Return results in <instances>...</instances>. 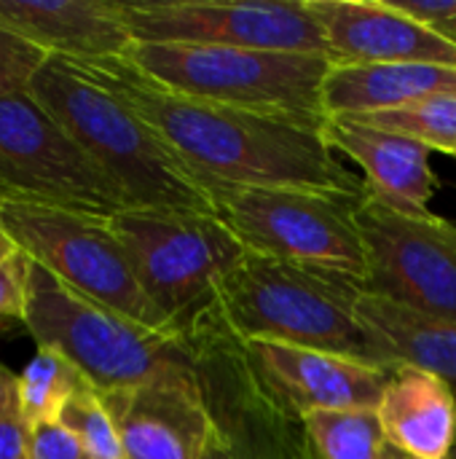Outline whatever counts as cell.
Wrapping results in <instances>:
<instances>
[{
	"mask_svg": "<svg viewBox=\"0 0 456 459\" xmlns=\"http://www.w3.org/2000/svg\"><path fill=\"white\" fill-rule=\"evenodd\" d=\"M204 459H234L218 441H215V436L210 438V444H207V452H204Z\"/></svg>",
	"mask_w": 456,
	"mask_h": 459,
	"instance_id": "1f68e13d",
	"label": "cell"
},
{
	"mask_svg": "<svg viewBox=\"0 0 456 459\" xmlns=\"http://www.w3.org/2000/svg\"><path fill=\"white\" fill-rule=\"evenodd\" d=\"M89 385L81 371L56 350L38 347L35 358L27 363V368L19 374V409L22 417L30 425L40 422H56L59 411L65 403L83 387Z\"/></svg>",
	"mask_w": 456,
	"mask_h": 459,
	"instance_id": "7402d4cb",
	"label": "cell"
},
{
	"mask_svg": "<svg viewBox=\"0 0 456 459\" xmlns=\"http://www.w3.org/2000/svg\"><path fill=\"white\" fill-rule=\"evenodd\" d=\"M242 347L266 390L298 420L314 411H376L392 374L360 360L304 347L271 342H242Z\"/></svg>",
	"mask_w": 456,
	"mask_h": 459,
	"instance_id": "4fadbf2b",
	"label": "cell"
},
{
	"mask_svg": "<svg viewBox=\"0 0 456 459\" xmlns=\"http://www.w3.org/2000/svg\"><path fill=\"white\" fill-rule=\"evenodd\" d=\"M352 312L392 368L414 366L441 377L456 393V323L406 309L355 285Z\"/></svg>",
	"mask_w": 456,
	"mask_h": 459,
	"instance_id": "ffe728a7",
	"label": "cell"
},
{
	"mask_svg": "<svg viewBox=\"0 0 456 459\" xmlns=\"http://www.w3.org/2000/svg\"><path fill=\"white\" fill-rule=\"evenodd\" d=\"M304 430L314 459H411L390 444L374 409L314 411Z\"/></svg>",
	"mask_w": 456,
	"mask_h": 459,
	"instance_id": "44dd1931",
	"label": "cell"
},
{
	"mask_svg": "<svg viewBox=\"0 0 456 459\" xmlns=\"http://www.w3.org/2000/svg\"><path fill=\"white\" fill-rule=\"evenodd\" d=\"M24 285H27V258L0 264V317L19 320L24 317Z\"/></svg>",
	"mask_w": 456,
	"mask_h": 459,
	"instance_id": "83f0119b",
	"label": "cell"
},
{
	"mask_svg": "<svg viewBox=\"0 0 456 459\" xmlns=\"http://www.w3.org/2000/svg\"><path fill=\"white\" fill-rule=\"evenodd\" d=\"M352 215L366 247L363 290L456 323V223L409 215L363 194Z\"/></svg>",
	"mask_w": 456,
	"mask_h": 459,
	"instance_id": "7c38bea8",
	"label": "cell"
},
{
	"mask_svg": "<svg viewBox=\"0 0 456 459\" xmlns=\"http://www.w3.org/2000/svg\"><path fill=\"white\" fill-rule=\"evenodd\" d=\"M344 118L371 124L387 132H398L403 137L422 143L430 151H441L456 159V91L435 94L398 110H379L366 116H344Z\"/></svg>",
	"mask_w": 456,
	"mask_h": 459,
	"instance_id": "603a6c76",
	"label": "cell"
},
{
	"mask_svg": "<svg viewBox=\"0 0 456 459\" xmlns=\"http://www.w3.org/2000/svg\"><path fill=\"white\" fill-rule=\"evenodd\" d=\"M306 8L325 35L333 62L456 67V43L390 0H306Z\"/></svg>",
	"mask_w": 456,
	"mask_h": 459,
	"instance_id": "5bb4252c",
	"label": "cell"
},
{
	"mask_svg": "<svg viewBox=\"0 0 456 459\" xmlns=\"http://www.w3.org/2000/svg\"><path fill=\"white\" fill-rule=\"evenodd\" d=\"M456 67L400 62V65H347L333 62L325 86V118L398 110L435 94H454Z\"/></svg>",
	"mask_w": 456,
	"mask_h": 459,
	"instance_id": "d6986e66",
	"label": "cell"
},
{
	"mask_svg": "<svg viewBox=\"0 0 456 459\" xmlns=\"http://www.w3.org/2000/svg\"><path fill=\"white\" fill-rule=\"evenodd\" d=\"M30 97L75 140L129 207L215 215L199 178L116 94L62 56H48Z\"/></svg>",
	"mask_w": 456,
	"mask_h": 459,
	"instance_id": "7a4b0ae2",
	"label": "cell"
},
{
	"mask_svg": "<svg viewBox=\"0 0 456 459\" xmlns=\"http://www.w3.org/2000/svg\"><path fill=\"white\" fill-rule=\"evenodd\" d=\"M19 255H22L19 247L13 245V239L8 237V231H5V226H3V221H0V264L13 261V258H19Z\"/></svg>",
	"mask_w": 456,
	"mask_h": 459,
	"instance_id": "4dcf8cb0",
	"label": "cell"
},
{
	"mask_svg": "<svg viewBox=\"0 0 456 459\" xmlns=\"http://www.w3.org/2000/svg\"><path fill=\"white\" fill-rule=\"evenodd\" d=\"M116 8L134 43L331 56L306 0H116Z\"/></svg>",
	"mask_w": 456,
	"mask_h": 459,
	"instance_id": "8fae6325",
	"label": "cell"
},
{
	"mask_svg": "<svg viewBox=\"0 0 456 459\" xmlns=\"http://www.w3.org/2000/svg\"><path fill=\"white\" fill-rule=\"evenodd\" d=\"M0 459H30V422L22 417L19 401L0 411Z\"/></svg>",
	"mask_w": 456,
	"mask_h": 459,
	"instance_id": "f1b7e54d",
	"label": "cell"
},
{
	"mask_svg": "<svg viewBox=\"0 0 456 459\" xmlns=\"http://www.w3.org/2000/svg\"><path fill=\"white\" fill-rule=\"evenodd\" d=\"M16 393H19V377L0 363V411L16 401Z\"/></svg>",
	"mask_w": 456,
	"mask_h": 459,
	"instance_id": "f546056e",
	"label": "cell"
},
{
	"mask_svg": "<svg viewBox=\"0 0 456 459\" xmlns=\"http://www.w3.org/2000/svg\"><path fill=\"white\" fill-rule=\"evenodd\" d=\"M352 277L245 250L218 288V315L242 342L317 350L395 371L352 312Z\"/></svg>",
	"mask_w": 456,
	"mask_h": 459,
	"instance_id": "3957f363",
	"label": "cell"
},
{
	"mask_svg": "<svg viewBox=\"0 0 456 459\" xmlns=\"http://www.w3.org/2000/svg\"><path fill=\"white\" fill-rule=\"evenodd\" d=\"M16 325H22L19 320H11V317H0V333H8V331H13Z\"/></svg>",
	"mask_w": 456,
	"mask_h": 459,
	"instance_id": "d6a6232c",
	"label": "cell"
},
{
	"mask_svg": "<svg viewBox=\"0 0 456 459\" xmlns=\"http://www.w3.org/2000/svg\"><path fill=\"white\" fill-rule=\"evenodd\" d=\"M384 436L411 459H449L456 446V393L441 377L398 366L376 406Z\"/></svg>",
	"mask_w": 456,
	"mask_h": 459,
	"instance_id": "ac0fdd59",
	"label": "cell"
},
{
	"mask_svg": "<svg viewBox=\"0 0 456 459\" xmlns=\"http://www.w3.org/2000/svg\"><path fill=\"white\" fill-rule=\"evenodd\" d=\"M390 3L456 43V0H390Z\"/></svg>",
	"mask_w": 456,
	"mask_h": 459,
	"instance_id": "4316f807",
	"label": "cell"
},
{
	"mask_svg": "<svg viewBox=\"0 0 456 459\" xmlns=\"http://www.w3.org/2000/svg\"><path fill=\"white\" fill-rule=\"evenodd\" d=\"M67 62L129 105L199 180L306 188L344 199L366 194V183L336 159L323 126L175 94L126 56Z\"/></svg>",
	"mask_w": 456,
	"mask_h": 459,
	"instance_id": "6da1fadb",
	"label": "cell"
},
{
	"mask_svg": "<svg viewBox=\"0 0 456 459\" xmlns=\"http://www.w3.org/2000/svg\"><path fill=\"white\" fill-rule=\"evenodd\" d=\"M48 54L11 30L0 27V100L27 94L32 78L46 65Z\"/></svg>",
	"mask_w": 456,
	"mask_h": 459,
	"instance_id": "d4e9b609",
	"label": "cell"
},
{
	"mask_svg": "<svg viewBox=\"0 0 456 459\" xmlns=\"http://www.w3.org/2000/svg\"><path fill=\"white\" fill-rule=\"evenodd\" d=\"M323 137L333 151L349 156L363 169L368 196L409 215H430V199L438 191L430 148L398 132L344 116L325 118Z\"/></svg>",
	"mask_w": 456,
	"mask_h": 459,
	"instance_id": "2e32d148",
	"label": "cell"
},
{
	"mask_svg": "<svg viewBox=\"0 0 456 459\" xmlns=\"http://www.w3.org/2000/svg\"><path fill=\"white\" fill-rule=\"evenodd\" d=\"M126 59L153 83L191 100L288 116L314 126L325 124L323 86L333 67L331 56L226 46L132 43Z\"/></svg>",
	"mask_w": 456,
	"mask_h": 459,
	"instance_id": "5b68a950",
	"label": "cell"
},
{
	"mask_svg": "<svg viewBox=\"0 0 456 459\" xmlns=\"http://www.w3.org/2000/svg\"><path fill=\"white\" fill-rule=\"evenodd\" d=\"M199 183L212 199L215 218L245 250L366 282V247L352 215L355 199L306 188L234 186L210 178Z\"/></svg>",
	"mask_w": 456,
	"mask_h": 459,
	"instance_id": "52a82bcc",
	"label": "cell"
},
{
	"mask_svg": "<svg viewBox=\"0 0 456 459\" xmlns=\"http://www.w3.org/2000/svg\"><path fill=\"white\" fill-rule=\"evenodd\" d=\"M215 441L234 459H314L304 420L290 414L253 371L218 309L185 336Z\"/></svg>",
	"mask_w": 456,
	"mask_h": 459,
	"instance_id": "9c48e42d",
	"label": "cell"
},
{
	"mask_svg": "<svg viewBox=\"0 0 456 459\" xmlns=\"http://www.w3.org/2000/svg\"><path fill=\"white\" fill-rule=\"evenodd\" d=\"M0 27L62 59L126 56L134 43L116 0H0Z\"/></svg>",
	"mask_w": 456,
	"mask_h": 459,
	"instance_id": "e0dca14e",
	"label": "cell"
},
{
	"mask_svg": "<svg viewBox=\"0 0 456 459\" xmlns=\"http://www.w3.org/2000/svg\"><path fill=\"white\" fill-rule=\"evenodd\" d=\"M56 422L78 438V444L91 455V459H126L118 428L102 395L91 385H83L65 403Z\"/></svg>",
	"mask_w": 456,
	"mask_h": 459,
	"instance_id": "cb8c5ba5",
	"label": "cell"
},
{
	"mask_svg": "<svg viewBox=\"0 0 456 459\" xmlns=\"http://www.w3.org/2000/svg\"><path fill=\"white\" fill-rule=\"evenodd\" d=\"M0 199L38 202L102 221L129 207L30 91L0 100Z\"/></svg>",
	"mask_w": 456,
	"mask_h": 459,
	"instance_id": "30bf717a",
	"label": "cell"
},
{
	"mask_svg": "<svg viewBox=\"0 0 456 459\" xmlns=\"http://www.w3.org/2000/svg\"><path fill=\"white\" fill-rule=\"evenodd\" d=\"M30 459H91V455L59 422L30 425Z\"/></svg>",
	"mask_w": 456,
	"mask_h": 459,
	"instance_id": "484cf974",
	"label": "cell"
},
{
	"mask_svg": "<svg viewBox=\"0 0 456 459\" xmlns=\"http://www.w3.org/2000/svg\"><path fill=\"white\" fill-rule=\"evenodd\" d=\"M108 223L148 301L180 339L215 309L223 277L245 255L215 215L126 207Z\"/></svg>",
	"mask_w": 456,
	"mask_h": 459,
	"instance_id": "8992f818",
	"label": "cell"
},
{
	"mask_svg": "<svg viewBox=\"0 0 456 459\" xmlns=\"http://www.w3.org/2000/svg\"><path fill=\"white\" fill-rule=\"evenodd\" d=\"M99 395L126 459H204L212 420L199 385L156 382Z\"/></svg>",
	"mask_w": 456,
	"mask_h": 459,
	"instance_id": "9a60e30c",
	"label": "cell"
},
{
	"mask_svg": "<svg viewBox=\"0 0 456 459\" xmlns=\"http://www.w3.org/2000/svg\"><path fill=\"white\" fill-rule=\"evenodd\" d=\"M22 325L38 347L65 355L97 393L156 382L199 385L185 339L116 315L75 293L30 258Z\"/></svg>",
	"mask_w": 456,
	"mask_h": 459,
	"instance_id": "277c9868",
	"label": "cell"
},
{
	"mask_svg": "<svg viewBox=\"0 0 456 459\" xmlns=\"http://www.w3.org/2000/svg\"><path fill=\"white\" fill-rule=\"evenodd\" d=\"M0 221L19 253L75 293L151 331L177 336L140 288L110 223L38 202L0 199Z\"/></svg>",
	"mask_w": 456,
	"mask_h": 459,
	"instance_id": "ba28073f",
	"label": "cell"
}]
</instances>
